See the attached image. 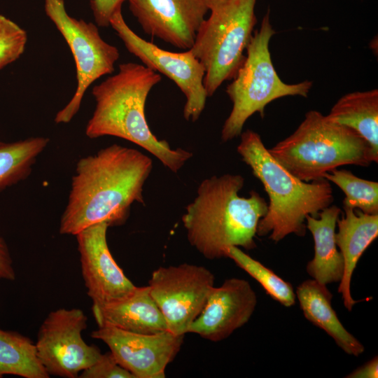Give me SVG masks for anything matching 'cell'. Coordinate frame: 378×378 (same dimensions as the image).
Here are the masks:
<instances>
[{"instance_id":"obj_1","label":"cell","mask_w":378,"mask_h":378,"mask_svg":"<svg viewBox=\"0 0 378 378\" xmlns=\"http://www.w3.org/2000/svg\"><path fill=\"white\" fill-rule=\"evenodd\" d=\"M152 160L139 150L113 144L80 158L61 216V234L76 235L94 224L120 225L132 204H144V186Z\"/></svg>"},{"instance_id":"obj_2","label":"cell","mask_w":378,"mask_h":378,"mask_svg":"<svg viewBox=\"0 0 378 378\" xmlns=\"http://www.w3.org/2000/svg\"><path fill=\"white\" fill-rule=\"evenodd\" d=\"M244 184L239 174H225L204 179L197 196L186 207L182 223L189 243L205 258H227L230 246L251 250L267 203L255 190L239 195Z\"/></svg>"},{"instance_id":"obj_3","label":"cell","mask_w":378,"mask_h":378,"mask_svg":"<svg viewBox=\"0 0 378 378\" xmlns=\"http://www.w3.org/2000/svg\"><path fill=\"white\" fill-rule=\"evenodd\" d=\"M161 79L158 73L144 64H120L117 74L92 88L96 104L85 133L90 139L112 136L132 142L176 173L192 153L183 148L173 149L167 141L158 139L145 114L148 95Z\"/></svg>"},{"instance_id":"obj_4","label":"cell","mask_w":378,"mask_h":378,"mask_svg":"<svg viewBox=\"0 0 378 378\" xmlns=\"http://www.w3.org/2000/svg\"><path fill=\"white\" fill-rule=\"evenodd\" d=\"M240 136L237 150L269 197L267 210L258 223L256 235L270 234L274 242L290 234L304 236L307 216L317 217L333 202L330 182L324 178L311 182L300 180L271 155L257 132L247 130Z\"/></svg>"},{"instance_id":"obj_5","label":"cell","mask_w":378,"mask_h":378,"mask_svg":"<svg viewBox=\"0 0 378 378\" xmlns=\"http://www.w3.org/2000/svg\"><path fill=\"white\" fill-rule=\"evenodd\" d=\"M290 173L306 182L323 178L339 167L376 162L366 141L354 130L311 110L296 130L268 149Z\"/></svg>"},{"instance_id":"obj_6","label":"cell","mask_w":378,"mask_h":378,"mask_svg":"<svg viewBox=\"0 0 378 378\" xmlns=\"http://www.w3.org/2000/svg\"><path fill=\"white\" fill-rule=\"evenodd\" d=\"M274 34L269 8L260 29L253 34L243 64L226 88L232 108L222 127L221 139L224 142L240 136L245 122L255 113L263 118L265 108L271 102L286 96H308L312 81L288 84L277 74L269 49Z\"/></svg>"},{"instance_id":"obj_7","label":"cell","mask_w":378,"mask_h":378,"mask_svg":"<svg viewBox=\"0 0 378 378\" xmlns=\"http://www.w3.org/2000/svg\"><path fill=\"white\" fill-rule=\"evenodd\" d=\"M257 0H208L210 15L190 49L205 69L204 85L212 96L224 81L232 80L243 64L244 51L257 22Z\"/></svg>"},{"instance_id":"obj_8","label":"cell","mask_w":378,"mask_h":378,"mask_svg":"<svg viewBox=\"0 0 378 378\" xmlns=\"http://www.w3.org/2000/svg\"><path fill=\"white\" fill-rule=\"evenodd\" d=\"M44 9L66 41L75 62L76 91L54 119L57 124L68 123L78 112L88 88L103 76L114 71L120 53L115 46L102 38L96 24L70 16L64 0H45Z\"/></svg>"},{"instance_id":"obj_9","label":"cell","mask_w":378,"mask_h":378,"mask_svg":"<svg viewBox=\"0 0 378 378\" xmlns=\"http://www.w3.org/2000/svg\"><path fill=\"white\" fill-rule=\"evenodd\" d=\"M87 322V316L78 308L57 309L43 320L34 344L37 357L49 375L78 377L99 358V347L83 339Z\"/></svg>"},{"instance_id":"obj_10","label":"cell","mask_w":378,"mask_h":378,"mask_svg":"<svg viewBox=\"0 0 378 378\" xmlns=\"http://www.w3.org/2000/svg\"><path fill=\"white\" fill-rule=\"evenodd\" d=\"M110 26L129 52L146 67L168 77L181 90L186 101L183 117L195 122L200 117L208 97L204 85L205 69L190 50L174 52L161 49L137 35L125 22L122 9L110 21Z\"/></svg>"},{"instance_id":"obj_11","label":"cell","mask_w":378,"mask_h":378,"mask_svg":"<svg viewBox=\"0 0 378 378\" xmlns=\"http://www.w3.org/2000/svg\"><path fill=\"white\" fill-rule=\"evenodd\" d=\"M148 286L167 330L185 335L214 287V276L203 266L182 263L156 269Z\"/></svg>"},{"instance_id":"obj_12","label":"cell","mask_w":378,"mask_h":378,"mask_svg":"<svg viewBox=\"0 0 378 378\" xmlns=\"http://www.w3.org/2000/svg\"><path fill=\"white\" fill-rule=\"evenodd\" d=\"M91 337L104 342L118 363L134 378L165 377V369L179 352L184 338L168 330L142 334L111 326H98Z\"/></svg>"},{"instance_id":"obj_13","label":"cell","mask_w":378,"mask_h":378,"mask_svg":"<svg viewBox=\"0 0 378 378\" xmlns=\"http://www.w3.org/2000/svg\"><path fill=\"white\" fill-rule=\"evenodd\" d=\"M143 31L183 50H190L205 16L208 0H128Z\"/></svg>"},{"instance_id":"obj_14","label":"cell","mask_w":378,"mask_h":378,"mask_svg":"<svg viewBox=\"0 0 378 378\" xmlns=\"http://www.w3.org/2000/svg\"><path fill=\"white\" fill-rule=\"evenodd\" d=\"M108 225L100 223L77 233L82 276L92 304L122 298L136 286L125 276L108 248Z\"/></svg>"},{"instance_id":"obj_15","label":"cell","mask_w":378,"mask_h":378,"mask_svg":"<svg viewBox=\"0 0 378 378\" xmlns=\"http://www.w3.org/2000/svg\"><path fill=\"white\" fill-rule=\"evenodd\" d=\"M256 304L257 296L248 281L227 279L212 288L188 332L212 342L223 340L249 321Z\"/></svg>"},{"instance_id":"obj_16","label":"cell","mask_w":378,"mask_h":378,"mask_svg":"<svg viewBox=\"0 0 378 378\" xmlns=\"http://www.w3.org/2000/svg\"><path fill=\"white\" fill-rule=\"evenodd\" d=\"M92 312L98 326L154 334L167 330L164 316L150 293L148 286L137 287L126 296L100 304Z\"/></svg>"},{"instance_id":"obj_17","label":"cell","mask_w":378,"mask_h":378,"mask_svg":"<svg viewBox=\"0 0 378 378\" xmlns=\"http://www.w3.org/2000/svg\"><path fill=\"white\" fill-rule=\"evenodd\" d=\"M344 215L337 221L335 241L344 260V272L338 288L343 303L351 311L358 301L351 294V281L356 265L366 248L378 236V214H368L358 209L343 207Z\"/></svg>"},{"instance_id":"obj_18","label":"cell","mask_w":378,"mask_h":378,"mask_svg":"<svg viewBox=\"0 0 378 378\" xmlns=\"http://www.w3.org/2000/svg\"><path fill=\"white\" fill-rule=\"evenodd\" d=\"M341 212L337 205H330L317 217L306 218V227L314 242V255L307 262L306 270L313 279L326 286L340 282L343 275V257L335 241L337 221Z\"/></svg>"},{"instance_id":"obj_19","label":"cell","mask_w":378,"mask_h":378,"mask_svg":"<svg viewBox=\"0 0 378 378\" xmlns=\"http://www.w3.org/2000/svg\"><path fill=\"white\" fill-rule=\"evenodd\" d=\"M295 295L304 317L324 330L346 354L357 357L363 353L364 346L339 320L332 307V295L326 285L306 280L298 286Z\"/></svg>"},{"instance_id":"obj_20","label":"cell","mask_w":378,"mask_h":378,"mask_svg":"<svg viewBox=\"0 0 378 378\" xmlns=\"http://www.w3.org/2000/svg\"><path fill=\"white\" fill-rule=\"evenodd\" d=\"M328 117L358 133L370 146L378 162V90L354 92L342 96Z\"/></svg>"},{"instance_id":"obj_21","label":"cell","mask_w":378,"mask_h":378,"mask_svg":"<svg viewBox=\"0 0 378 378\" xmlns=\"http://www.w3.org/2000/svg\"><path fill=\"white\" fill-rule=\"evenodd\" d=\"M5 375L50 377L37 357L35 344L29 337L0 328V378Z\"/></svg>"},{"instance_id":"obj_22","label":"cell","mask_w":378,"mask_h":378,"mask_svg":"<svg viewBox=\"0 0 378 378\" xmlns=\"http://www.w3.org/2000/svg\"><path fill=\"white\" fill-rule=\"evenodd\" d=\"M49 142L44 136L13 142L0 141V191L27 178Z\"/></svg>"},{"instance_id":"obj_23","label":"cell","mask_w":378,"mask_h":378,"mask_svg":"<svg viewBox=\"0 0 378 378\" xmlns=\"http://www.w3.org/2000/svg\"><path fill=\"white\" fill-rule=\"evenodd\" d=\"M345 194L343 207L358 209L368 214H378V183L363 179L347 169H335L323 175Z\"/></svg>"},{"instance_id":"obj_24","label":"cell","mask_w":378,"mask_h":378,"mask_svg":"<svg viewBox=\"0 0 378 378\" xmlns=\"http://www.w3.org/2000/svg\"><path fill=\"white\" fill-rule=\"evenodd\" d=\"M226 255L255 279L272 298L286 307L295 304L296 295L292 285L270 268L251 258L239 247H229Z\"/></svg>"},{"instance_id":"obj_25","label":"cell","mask_w":378,"mask_h":378,"mask_svg":"<svg viewBox=\"0 0 378 378\" xmlns=\"http://www.w3.org/2000/svg\"><path fill=\"white\" fill-rule=\"evenodd\" d=\"M27 39L23 28L0 14V71L22 55Z\"/></svg>"},{"instance_id":"obj_26","label":"cell","mask_w":378,"mask_h":378,"mask_svg":"<svg viewBox=\"0 0 378 378\" xmlns=\"http://www.w3.org/2000/svg\"><path fill=\"white\" fill-rule=\"evenodd\" d=\"M81 378H134L120 366L111 351L102 354L97 360L79 374Z\"/></svg>"},{"instance_id":"obj_27","label":"cell","mask_w":378,"mask_h":378,"mask_svg":"<svg viewBox=\"0 0 378 378\" xmlns=\"http://www.w3.org/2000/svg\"><path fill=\"white\" fill-rule=\"evenodd\" d=\"M128 0H90L94 21L98 27H107L113 15Z\"/></svg>"},{"instance_id":"obj_28","label":"cell","mask_w":378,"mask_h":378,"mask_svg":"<svg viewBox=\"0 0 378 378\" xmlns=\"http://www.w3.org/2000/svg\"><path fill=\"white\" fill-rule=\"evenodd\" d=\"M15 271L8 246L0 234V280L14 281Z\"/></svg>"},{"instance_id":"obj_29","label":"cell","mask_w":378,"mask_h":378,"mask_svg":"<svg viewBox=\"0 0 378 378\" xmlns=\"http://www.w3.org/2000/svg\"><path fill=\"white\" fill-rule=\"evenodd\" d=\"M378 359L377 356L373 358L365 365L358 368L346 377L348 378H377Z\"/></svg>"}]
</instances>
